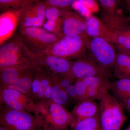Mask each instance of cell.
Segmentation results:
<instances>
[{"label": "cell", "mask_w": 130, "mask_h": 130, "mask_svg": "<svg viewBox=\"0 0 130 130\" xmlns=\"http://www.w3.org/2000/svg\"><path fill=\"white\" fill-rule=\"evenodd\" d=\"M88 49L91 58L105 69L113 70L117 54L113 43L102 38L90 40Z\"/></svg>", "instance_id": "obj_7"}, {"label": "cell", "mask_w": 130, "mask_h": 130, "mask_svg": "<svg viewBox=\"0 0 130 130\" xmlns=\"http://www.w3.org/2000/svg\"><path fill=\"white\" fill-rule=\"evenodd\" d=\"M52 79L53 83L51 90V101L66 107L70 101L66 89L53 78Z\"/></svg>", "instance_id": "obj_22"}, {"label": "cell", "mask_w": 130, "mask_h": 130, "mask_svg": "<svg viewBox=\"0 0 130 130\" xmlns=\"http://www.w3.org/2000/svg\"><path fill=\"white\" fill-rule=\"evenodd\" d=\"M116 78L118 79L130 78V61L125 68Z\"/></svg>", "instance_id": "obj_33"}, {"label": "cell", "mask_w": 130, "mask_h": 130, "mask_svg": "<svg viewBox=\"0 0 130 130\" xmlns=\"http://www.w3.org/2000/svg\"><path fill=\"white\" fill-rule=\"evenodd\" d=\"M91 14L100 11V7L97 0H77Z\"/></svg>", "instance_id": "obj_30"}, {"label": "cell", "mask_w": 130, "mask_h": 130, "mask_svg": "<svg viewBox=\"0 0 130 130\" xmlns=\"http://www.w3.org/2000/svg\"><path fill=\"white\" fill-rule=\"evenodd\" d=\"M0 130H6V129L2 126L0 125Z\"/></svg>", "instance_id": "obj_37"}, {"label": "cell", "mask_w": 130, "mask_h": 130, "mask_svg": "<svg viewBox=\"0 0 130 130\" xmlns=\"http://www.w3.org/2000/svg\"><path fill=\"white\" fill-rule=\"evenodd\" d=\"M69 73L75 79L104 76L109 77L111 71L98 64L91 58H82L72 61Z\"/></svg>", "instance_id": "obj_9"}, {"label": "cell", "mask_w": 130, "mask_h": 130, "mask_svg": "<svg viewBox=\"0 0 130 130\" xmlns=\"http://www.w3.org/2000/svg\"><path fill=\"white\" fill-rule=\"evenodd\" d=\"M35 65L38 70L57 74L70 72L72 61L43 53L35 55Z\"/></svg>", "instance_id": "obj_11"}, {"label": "cell", "mask_w": 130, "mask_h": 130, "mask_svg": "<svg viewBox=\"0 0 130 130\" xmlns=\"http://www.w3.org/2000/svg\"><path fill=\"white\" fill-rule=\"evenodd\" d=\"M46 5L61 9H70L76 0H43Z\"/></svg>", "instance_id": "obj_29"}, {"label": "cell", "mask_w": 130, "mask_h": 130, "mask_svg": "<svg viewBox=\"0 0 130 130\" xmlns=\"http://www.w3.org/2000/svg\"><path fill=\"white\" fill-rule=\"evenodd\" d=\"M128 11H129V18L130 19V9H128Z\"/></svg>", "instance_id": "obj_40"}, {"label": "cell", "mask_w": 130, "mask_h": 130, "mask_svg": "<svg viewBox=\"0 0 130 130\" xmlns=\"http://www.w3.org/2000/svg\"><path fill=\"white\" fill-rule=\"evenodd\" d=\"M104 10L108 13H113L119 12L118 6L119 0H97Z\"/></svg>", "instance_id": "obj_28"}, {"label": "cell", "mask_w": 130, "mask_h": 130, "mask_svg": "<svg viewBox=\"0 0 130 130\" xmlns=\"http://www.w3.org/2000/svg\"><path fill=\"white\" fill-rule=\"evenodd\" d=\"M130 61V54L119 52L117 54L116 61L113 69L114 76L116 77L125 68Z\"/></svg>", "instance_id": "obj_25"}, {"label": "cell", "mask_w": 130, "mask_h": 130, "mask_svg": "<svg viewBox=\"0 0 130 130\" xmlns=\"http://www.w3.org/2000/svg\"><path fill=\"white\" fill-rule=\"evenodd\" d=\"M107 88L99 89L96 88H87V94L88 99L95 101V100L99 101L101 96L103 90Z\"/></svg>", "instance_id": "obj_31"}, {"label": "cell", "mask_w": 130, "mask_h": 130, "mask_svg": "<svg viewBox=\"0 0 130 130\" xmlns=\"http://www.w3.org/2000/svg\"><path fill=\"white\" fill-rule=\"evenodd\" d=\"M61 10V36H86L85 34L86 19L70 9Z\"/></svg>", "instance_id": "obj_13"}, {"label": "cell", "mask_w": 130, "mask_h": 130, "mask_svg": "<svg viewBox=\"0 0 130 130\" xmlns=\"http://www.w3.org/2000/svg\"><path fill=\"white\" fill-rule=\"evenodd\" d=\"M38 71L37 69L32 68H26L14 85L20 87L29 93L31 95L32 82Z\"/></svg>", "instance_id": "obj_23"}, {"label": "cell", "mask_w": 130, "mask_h": 130, "mask_svg": "<svg viewBox=\"0 0 130 130\" xmlns=\"http://www.w3.org/2000/svg\"><path fill=\"white\" fill-rule=\"evenodd\" d=\"M89 41L86 36H62L45 53L68 60H75L83 58Z\"/></svg>", "instance_id": "obj_4"}, {"label": "cell", "mask_w": 130, "mask_h": 130, "mask_svg": "<svg viewBox=\"0 0 130 130\" xmlns=\"http://www.w3.org/2000/svg\"><path fill=\"white\" fill-rule=\"evenodd\" d=\"M66 91L70 99V101L78 103L77 97L75 90L74 84L71 85L66 89Z\"/></svg>", "instance_id": "obj_32"}, {"label": "cell", "mask_w": 130, "mask_h": 130, "mask_svg": "<svg viewBox=\"0 0 130 130\" xmlns=\"http://www.w3.org/2000/svg\"><path fill=\"white\" fill-rule=\"evenodd\" d=\"M69 130H101L99 114L72 123Z\"/></svg>", "instance_id": "obj_21"}, {"label": "cell", "mask_w": 130, "mask_h": 130, "mask_svg": "<svg viewBox=\"0 0 130 130\" xmlns=\"http://www.w3.org/2000/svg\"><path fill=\"white\" fill-rule=\"evenodd\" d=\"M99 101L101 130H120L126 119L122 103L107 89L103 90Z\"/></svg>", "instance_id": "obj_3"}, {"label": "cell", "mask_w": 130, "mask_h": 130, "mask_svg": "<svg viewBox=\"0 0 130 130\" xmlns=\"http://www.w3.org/2000/svg\"><path fill=\"white\" fill-rule=\"evenodd\" d=\"M8 67L37 69L35 55L26 46L20 35L17 33L0 47V70Z\"/></svg>", "instance_id": "obj_1"}, {"label": "cell", "mask_w": 130, "mask_h": 130, "mask_svg": "<svg viewBox=\"0 0 130 130\" xmlns=\"http://www.w3.org/2000/svg\"><path fill=\"white\" fill-rule=\"evenodd\" d=\"M122 105L125 108V109L130 113V98L125 101L122 103Z\"/></svg>", "instance_id": "obj_35"}, {"label": "cell", "mask_w": 130, "mask_h": 130, "mask_svg": "<svg viewBox=\"0 0 130 130\" xmlns=\"http://www.w3.org/2000/svg\"><path fill=\"white\" fill-rule=\"evenodd\" d=\"M46 7L44 1L41 0H33L25 6L21 10L19 29L43 26Z\"/></svg>", "instance_id": "obj_10"}, {"label": "cell", "mask_w": 130, "mask_h": 130, "mask_svg": "<svg viewBox=\"0 0 130 130\" xmlns=\"http://www.w3.org/2000/svg\"><path fill=\"white\" fill-rule=\"evenodd\" d=\"M126 130H130V125L128 126V128Z\"/></svg>", "instance_id": "obj_39"}, {"label": "cell", "mask_w": 130, "mask_h": 130, "mask_svg": "<svg viewBox=\"0 0 130 130\" xmlns=\"http://www.w3.org/2000/svg\"><path fill=\"white\" fill-rule=\"evenodd\" d=\"M1 107L8 109L35 114L36 103L31 98L9 89L0 90Z\"/></svg>", "instance_id": "obj_8"}, {"label": "cell", "mask_w": 130, "mask_h": 130, "mask_svg": "<svg viewBox=\"0 0 130 130\" xmlns=\"http://www.w3.org/2000/svg\"><path fill=\"white\" fill-rule=\"evenodd\" d=\"M19 30L25 44L34 55L45 52L60 37L39 26Z\"/></svg>", "instance_id": "obj_5"}, {"label": "cell", "mask_w": 130, "mask_h": 130, "mask_svg": "<svg viewBox=\"0 0 130 130\" xmlns=\"http://www.w3.org/2000/svg\"><path fill=\"white\" fill-rule=\"evenodd\" d=\"M128 9H130V0H125Z\"/></svg>", "instance_id": "obj_36"}, {"label": "cell", "mask_w": 130, "mask_h": 130, "mask_svg": "<svg viewBox=\"0 0 130 130\" xmlns=\"http://www.w3.org/2000/svg\"><path fill=\"white\" fill-rule=\"evenodd\" d=\"M85 34L88 38H102L113 44L114 37L102 20L93 15L86 18Z\"/></svg>", "instance_id": "obj_15"}, {"label": "cell", "mask_w": 130, "mask_h": 130, "mask_svg": "<svg viewBox=\"0 0 130 130\" xmlns=\"http://www.w3.org/2000/svg\"><path fill=\"white\" fill-rule=\"evenodd\" d=\"M34 115L40 126L47 130H69L72 122L71 112L51 101L36 103Z\"/></svg>", "instance_id": "obj_2"}, {"label": "cell", "mask_w": 130, "mask_h": 130, "mask_svg": "<svg viewBox=\"0 0 130 130\" xmlns=\"http://www.w3.org/2000/svg\"><path fill=\"white\" fill-rule=\"evenodd\" d=\"M0 125L6 130H39L40 127L34 115L2 107Z\"/></svg>", "instance_id": "obj_6"}, {"label": "cell", "mask_w": 130, "mask_h": 130, "mask_svg": "<svg viewBox=\"0 0 130 130\" xmlns=\"http://www.w3.org/2000/svg\"><path fill=\"white\" fill-rule=\"evenodd\" d=\"M53 83V79L49 73L38 70L31 90V96L36 104L41 102L51 101Z\"/></svg>", "instance_id": "obj_12"}, {"label": "cell", "mask_w": 130, "mask_h": 130, "mask_svg": "<svg viewBox=\"0 0 130 130\" xmlns=\"http://www.w3.org/2000/svg\"><path fill=\"white\" fill-rule=\"evenodd\" d=\"M119 52H122V53H125L130 55V26L129 35H128L127 41L121 51Z\"/></svg>", "instance_id": "obj_34"}, {"label": "cell", "mask_w": 130, "mask_h": 130, "mask_svg": "<svg viewBox=\"0 0 130 130\" xmlns=\"http://www.w3.org/2000/svg\"><path fill=\"white\" fill-rule=\"evenodd\" d=\"M39 130H47L45 129L44 128H43L42 127H41V126H40V129H39Z\"/></svg>", "instance_id": "obj_38"}, {"label": "cell", "mask_w": 130, "mask_h": 130, "mask_svg": "<svg viewBox=\"0 0 130 130\" xmlns=\"http://www.w3.org/2000/svg\"><path fill=\"white\" fill-rule=\"evenodd\" d=\"M78 103L88 99L87 87L83 79H76L74 83Z\"/></svg>", "instance_id": "obj_27"}, {"label": "cell", "mask_w": 130, "mask_h": 130, "mask_svg": "<svg viewBox=\"0 0 130 130\" xmlns=\"http://www.w3.org/2000/svg\"><path fill=\"white\" fill-rule=\"evenodd\" d=\"M102 20L113 35L130 25L129 17L123 16L119 12L113 13L103 12Z\"/></svg>", "instance_id": "obj_18"}, {"label": "cell", "mask_w": 130, "mask_h": 130, "mask_svg": "<svg viewBox=\"0 0 130 130\" xmlns=\"http://www.w3.org/2000/svg\"><path fill=\"white\" fill-rule=\"evenodd\" d=\"M109 90L122 104L130 98V78H121L111 81Z\"/></svg>", "instance_id": "obj_19"}, {"label": "cell", "mask_w": 130, "mask_h": 130, "mask_svg": "<svg viewBox=\"0 0 130 130\" xmlns=\"http://www.w3.org/2000/svg\"><path fill=\"white\" fill-rule=\"evenodd\" d=\"M21 11L9 9L0 15V46L10 39L19 25Z\"/></svg>", "instance_id": "obj_14"}, {"label": "cell", "mask_w": 130, "mask_h": 130, "mask_svg": "<svg viewBox=\"0 0 130 130\" xmlns=\"http://www.w3.org/2000/svg\"><path fill=\"white\" fill-rule=\"evenodd\" d=\"M99 111V105L95 101L89 99L83 100L77 103L71 112L72 123L96 116Z\"/></svg>", "instance_id": "obj_16"}, {"label": "cell", "mask_w": 130, "mask_h": 130, "mask_svg": "<svg viewBox=\"0 0 130 130\" xmlns=\"http://www.w3.org/2000/svg\"><path fill=\"white\" fill-rule=\"evenodd\" d=\"M87 88L99 89L107 88L109 90L111 81L109 77L104 76H97L83 78Z\"/></svg>", "instance_id": "obj_24"}, {"label": "cell", "mask_w": 130, "mask_h": 130, "mask_svg": "<svg viewBox=\"0 0 130 130\" xmlns=\"http://www.w3.org/2000/svg\"><path fill=\"white\" fill-rule=\"evenodd\" d=\"M25 69L26 68L8 67L0 70L1 86L16 84Z\"/></svg>", "instance_id": "obj_20"}, {"label": "cell", "mask_w": 130, "mask_h": 130, "mask_svg": "<svg viewBox=\"0 0 130 130\" xmlns=\"http://www.w3.org/2000/svg\"><path fill=\"white\" fill-rule=\"evenodd\" d=\"M62 21L61 9L46 5L43 28L58 36H62L61 34Z\"/></svg>", "instance_id": "obj_17"}, {"label": "cell", "mask_w": 130, "mask_h": 130, "mask_svg": "<svg viewBox=\"0 0 130 130\" xmlns=\"http://www.w3.org/2000/svg\"><path fill=\"white\" fill-rule=\"evenodd\" d=\"M33 0H0V8L2 12L7 9L21 11L23 8Z\"/></svg>", "instance_id": "obj_26"}]
</instances>
